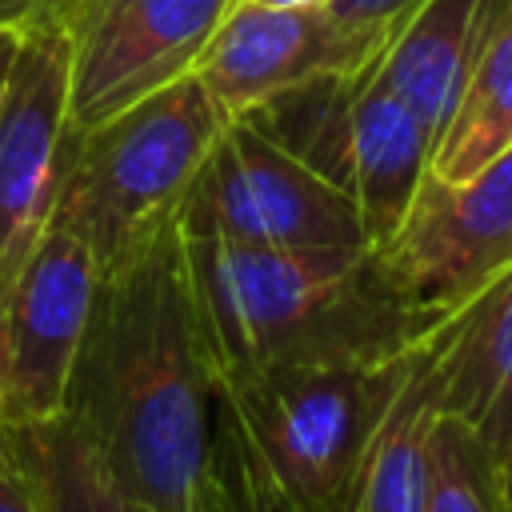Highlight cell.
I'll list each match as a JSON object with an SVG mask.
<instances>
[{"label":"cell","mask_w":512,"mask_h":512,"mask_svg":"<svg viewBox=\"0 0 512 512\" xmlns=\"http://www.w3.org/2000/svg\"><path fill=\"white\" fill-rule=\"evenodd\" d=\"M60 416L124 496L148 512H192L212 436V380L176 216L96 280Z\"/></svg>","instance_id":"6da1fadb"},{"label":"cell","mask_w":512,"mask_h":512,"mask_svg":"<svg viewBox=\"0 0 512 512\" xmlns=\"http://www.w3.org/2000/svg\"><path fill=\"white\" fill-rule=\"evenodd\" d=\"M184 256L212 388L264 368L388 360L460 312L408 300L376 248H264L184 236Z\"/></svg>","instance_id":"7a4b0ae2"},{"label":"cell","mask_w":512,"mask_h":512,"mask_svg":"<svg viewBox=\"0 0 512 512\" xmlns=\"http://www.w3.org/2000/svg\"><path fill=\"white\" fill-rule=\"evenodd\" d=\"M224 124L188 72L96 128L68 132L48 224L80 236L104 276L180 212Z\"/></svg>","instance_id":"3957f363"},{"label":"cell","mask_w":512,"mask_h":512,"mask_svg":"<svg viewBox=\"0 0 512 512\" xmlns=\"http://www.w3.org/2000/svg\"><path fill=\"white\" fill-rule=\"evenodd\" d=\"M424 344L388 360L264 368L216 384L212 404L304 512H352L364 460Z\"/></svg>","instance_id":"277c9868"},{"label":"cell","mask_w":512,"mask_h":512,"mask_svg":"<svg viewBox=\"0 0 512 512\" xmlns=\"http://www.w3.org/2000/svg\"><path fill=\"white\" fill-rule=\"evenodd\" d=\"M380 52L352 72L288 88L240 116L348 192L368 248H384L400 232L432 156V136L384 84Z\"/></svg>","instance_id":"5b68a950"},{"label":"cell","mask_w":512,"mask_h":512,"mask_svg":"<svg viewBox=\"0 0 512 512\" xmlns=\"http://www.w3.org/2000/svg\"><path fill=\"white\" fill-rule=\"evenodd\" d=\"M184 236L264 248H368L356 204L248 120H228L180 200Z\"/></svg>","instance_id":"8992f818"},{"label":"cell","mask_w":512,"mask_h":512,"mask_svg":"<svg viewBox=\"0 0 512 512\" xmlns=\"http://www.w3.org/2000/svg\"><path fill=\"white\" fill-rule=\"evenodd\" d=\"M232 0H52L68 40V128L84 132L188 76Z\"/></svg>","instance_id":"52a82bcc"},{"label":"cell","mask_w":512,"mask_h":512,"mask_svg":"<svg viewBox=\"0 0 512 512\" xmlns=\"http://www.w3.org/2000/svg\"><path fill=\"white\" fill-rule=\"evenodd\" d=\"M400 292L456 312L512 268V148L464 180H436L412 196L400 232L376 248Z\"/></svg>","instance_id":"ba28073f"},{"label":"cell","mask_w":512,"mask_h":512,"mask_svg":"<svg viewBox=\"0 0 512 512\" xmlns=\"http://www.w3.org/2000/svg\"><path fill=\"white\" fill-rule=\"evenodd\" d=\"M96 280L88 244L48 224L0 300V408L8 428L64 412Z\"/></svg>","instance_id":"9c48e42d"},{"label":"cell","mask_w":512,"mask_h":512,"mask_svg":"<svg viewBox=\"0 0 512 512\" xmlns=\"http://www.w3.org/2000/svg\"><path fill=\"white\" fill-rule=\"evenodd\" d=\"M68 132V40L48 8L24 28L0 104V300L52 220Z\"/></svg>","instance_id":"30bf717a"},{"label":"cell","mask_w":512,"mask_h":512,"mask_svg":"<svg viewBox=\"0 0 512 512\" xmlns=\"http://www.w3.org/2000/svg\"><path fill=\"white\" fill-rule=\"evenodd\" d=\"M392 28H348L328 8H260L232 0L228 16L192 64L196 84L224 120H240L272 96L320 76L368 64Z\"/></svg>","instance_id":"8fae6325"},{"label":"cell","mask_w":512,"mask_h":512,"mask_svg":"<svg viewBox=\"0 0 512 512\" xmlns=\"http://www.w3.org/2000/svg\"><path fill=\"white\" fill-rule=\"evenodd\" d=\"M440 412L476 432L512 480V268L464 304L440 356Z\"/></svg>","instance_id":"7c38bea8"},{"label":"cell","mask_w":512,"mask_h":512,"mask_svg":"<svg viewBox=\"0 0 512 512\" xmlns=\"http://www.w3.org/2000/svg\"><path fill=\"white\" fill-rule=\"evenodd\" d=\"M492 0H416L380 52L384 84L436 140L476 60Z\"/></svg>","instance_id":"4fadbf2b"},{"label":"cell","mask_w":512,"mask_h":512,"mask_svg":"<svg viewBox=\"0 0 512 512\" xmlns=\"http://www.w3.org/2000/svg\"><path fill=\"white\" fill-rule=\"evenodd\" d=\"M512 148V0H492L476 60L432 140L428 176L464 180Z\"/></svg>","instance_id":"5bb4252c"},{"label":"cell","mask_w":512,"mask_h":512,"mask_svg":"<svg viewBox=\"0 0 512 512\" xmlns=\"http://www.w3.org/2000/svg\"><path fill=\"white\" fill-rule=\"evenodd\" d=\"M464 312V308H460ZM456 312V316H460ZM456 316L432 332L416 372L408 376L404 392L396 396L392 412L384 416L376 444L364 460V476L356 488L352 512H424L428 488V428L440 412V356L456 328Z\"/></svg>","instance_id":"9a60e30c"},{"label":"cell","mask_w":512,"mask_h":512,"mask_svg":"<svg viewBox=\"0 0 512 512\" xmlns=\"http://www.w3.org/2000/svg\"><path fill=\"white\" fill-rule=\"evenodd\" d=\"M8 456L28 480L40 512H148L116 488L64 416L12 424Z\"/></svg>","instance_id":"2e32d148"},{"label":"cell","mask_w":512,"mask_h":512,"mask_svg":"<svg viewBox=\"0 0 512 512\" xmlns=\"http://www.w3.org/2000/svg\"><path fill=\"white\" fill-rule=\"evenodd\" d=\"M424 512H512V480L500 460L444 412L428 428Z\"/></svg>","instance_id":"e0dca14e"},{"label":"cell","mask_w":512,"mask_h":512,"mask_svg":"<svg viewBox=\"0 0 512 512\" xmlns=\"http://www.w3.org/2000/svg\"><path fill=\"white\" fill-rule=\"evenodd\" d=\"M192 512H304L260 464L224 408L212 404V436L192 492Z\"/></svg>","instance_id":"ac0fdd59"},{"label":"cell","mask_w":512,"mask_h":512,"mask_svg":"<svg viewBox=\"0 0 512 512\" xmlns=\"http://www.w3.org/2000/svg\"><path fill=\"white\" fill-rule=\"evenodd\" d=\"M416 0H328V16H336L348 28H392Z\"/></svg>","instance_id":"d6986e66"},{"label":"cell","mask_w":512,"mask_h":512,"mask_svg":"<svg viewBox=\"0 0 512 512\" xmlns=\"http://www.w3.org/2000/svg\"><path fill=\"white\" fill-rule=\"evenodd\" d=\"M0 512H40L28 480L20 476V468L8 460H0Z\"/></svg>","instance_id":"ffe728a7"},{"label":"cell","mask_w":512,"mask_h":512,"mask_svg":"<svg viewBox=\"0 0 512 512\" xmlns=\"http://www.w3.org/2000/svg\"><path fill=\"white\" fill-rule=\"evenodd\" d=\"M52 8V0H0V28H28Z\"/></svg>","instance_id":"44dd1931"},{"label":"cell","mask_w":512,"mask_h":512,"mask_svg":"<svg viewBox=\"0 0 512 512\" xmlns=\"http://www.w3.org/2000/svg\"><path fill=\"white\" fill-rule=\"evenodd\" d=\"M20 28H0V104H4V88H8V72L16 64V52H20Z\"/></svg>","instance_id":"7402d4cb"},{"label":"cell","mask_w":512,"mask_h":512,"mask_svg":"<svg viewBox=\"0 0 512 512\" xmlns=\"http://www.w3.org/2000/svg\"><path fill=\"white\" fill-rule=\"evenodd\" d=\"M248 4H260V8H320L328 0H248Z\"/></svg>","instance_id":"603a6c76"},{"label":"cell","mask_w":512,"mask_h":512,"mask_svg":"<svg viewBox=\"0 0 512 512\" xmlns=\"http://www.w3.org/2000/svg\"><path fill=\"white\" fill-rule=\"evenodd\" d=\"M0 460H8V420H4V408H0Z\"/></svg>","instance_id":"cb8c5ba5"}]
</instances>
